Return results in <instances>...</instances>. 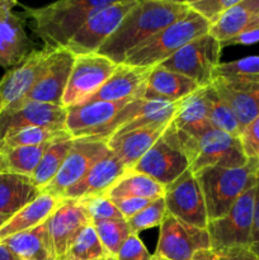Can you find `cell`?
<instances>
[{
  "label": "cell",
  "mask_w": 259,
  "mask_h": 260,
  "mask_svg": "<svg viewBox=\"0 0 259 260\" xmlns=\"http://www.w3.org/2000/svg\"><path fill=\"white\" fill-rule=\"evenodd\" d=\"M188 12L187 2L139 0L124 15L113 35L99 48L98 53L121 65L132 51L168 25L182 19Z\"/></svg>",
  "instance_id": "1"
},
{
  "label": "cell",
  "mask_w": 259,
  "mask_h": 260,
  "mask_svg": "<svg viewBox=\"0 0 259 260\" xmlns=\"http://www.w3.org/2000/svg\"><path fill=\"white\" fill-rule=\"evenodd\" d=\"M113 0H61L41 8H25L45 48H65L86 20Z\"/></svg>",
  "instance_id": "2"
},
{
  "label": "cell",
  "mask_w": 259,
  "mask_h": 260,
  "mask_svg": "<svg viewBox=\"0 0 259 260\" xmlns=\"http://www.w3.org/2000/svg\"><path fill=\"white\" fill-rule=\"evenodd\" d=\"M207 208L208 221L223 217L236 201L259 184V162L248 159L240 168L208 167L195 174Z\"/></svg>",
  "instance_id": "3"
},
{
  "label": "cell",
  "mask_w": 259,
  "mask_h": 260,
  "mask_svg": "<svg viewBox=\"0 0 259 260\" xmlns=\"http://www.w3.org/2000/svg\"><path fill=\"white\" fill-rule=\"evenodd\" d=\"M210 28V23L189 8L185 17L168 25L161 32L139 46L127 56L123 63L139 68H154L164 62L193 40L207 35Z\"/></svg>",
  "instance_id": "4"
},
{
  "label": "cell",
  "mask_w": 259,
  "mask_h": 260,
  "mask_svg": "<svg viewBox=\"0 0 259 260\" xmlns=\"http://www.w3.org/2000/svg\"><path fill=\"white\" fill-rule=\"evenodd\" d=\"M258 185L246 190L223 217L208 221L211 250L215 253L233 249L249 250Z\"/></svg>",
  "instance_id": "5"
},
{
  "label": "cell",
  "mask_w": 259,
  "mask_h": 260,
  "mask_svg": "<svg viewBox=\"0 0 259 260\" xmlns=\"http://www.w3.org/2000/svg\"><path fill=\"white\" fill-rule=\"evenodd\" d=\"M221 43L207 33L185 45L160 66L187 76L201 88H206L212 84L213 71L221 63Z\"/></svg>",
  "instance_id": "6"
},
{
  "label": "cell",
  "mask_w": 259,
  "mask_h": 260,
  "mask_svg": "<svg viewBox=\"0 0 259 260\" xmlns=\"http://www.w3.org/2000/svg\"><path fill=\"white\" fill-rule=\"evenodd\" d=\"M187 157L193 174L208 167L240 168L248 162L240 137L213 127L193 140Z\"/></svg>",
  "instance_id": "7"
},
{
  "label": "cell",
  "mask_w": 259,
  "mask_h": 260,
  "mask_svg": "<svg viewBox=\"0 0 259 260\" xmlns=\"http://www.w3.org/2000/svg\"><path fill=\"white\" fill-rule=\"evenodd\" d=\"M139 0H113L109 5L96 10L80 28L65 50L74 56L98 53L99 48L114 33L124 15Z\"/></svg>",
  "instance_id": "8"
},
{
  "label": "cell",
  "mask_w": 259,
  "mask_h": 260,
  "mask_svg": "<svg viewBox=\"0 0 259 260\" xmlns=\"http://www.w3.org/2000/svg\"><path fill=\"white\" fill-rule=\"evenodd\" d=\"M117 66V63L99 53L75 56L62 106L70 108L86 103L111 78Z\"/></svg>",
  "instance_id": "9"
},
{
  "label": "cell",
  "mask_w": 259,
  "mask_h": 260,
  "mask_svg": "<svg viewBox=\"0 0 259 260\" xmlns=\"http://www.w3.org/2000/svg\"><path fill=\"white\" fill-rule=\"evenodd\" d=\"M108 152L106 140L98 137L74 139L70 151L57 175L42 192L50 193L61 200L63 192L78 183Z\"/></svg>",
  "instance_id": "10"
},
{
  "label": "cell",
  "mask_w": 259,
  "mask_h": 260,
  "mask_svg": "<svg viewBox=\"0 0 259 260\" xmlns=\"http://www.w3.org/2000/svg\"><path fill=\"white\" fill-rule=\"evenodd\" d=\"M210 249L211 240L207 229L185 223L167 212L159 226L156 255L168 260H192L196 253Z\"/></svg>",
  "instance_id": "11"
},
{
  "label": "cell",
  "mask_w": 259,
  "mask_h": 260,
  "mask_svg": "<svg viewBox=\"0 0 259 260\" xmlns=\"http://www.w3.org/2000/svg\"><path fill=\"white\" fill-rule=\"evenodd\" d=\"M68 108L41 102H17L0 111V141L9 132L25 127L66 129Z\"/></svg>",
  "instance_id": "12"
},
{
  "label": "cell",
  "mask_w": 259,
  "mask_h": 260,
  "mask_svg": "<svg viewBox=\"0 0 259 260\" xmlns=\"http://www.w3.org/2000/svg\"><path fill=\"white\" fill-rule=\"evenodd\" d=\"M167 212L178 220L201 229H207L208 216L200 183L190 170L165 187Z\"/></svg>",
  "instance_id": "13"
},
{
  "label": "cell",
  "mask_w": 259,
  "mask_h": 260,
  "mask_svg": "<svg viewBox=\"0 0 259 260\" xmlns=\"http://www.w3.org/2000/svg\"><path fill=\"white\" fill-rule=\"evenodd\" d=\"M132 101V99H130ZM130 101L89 102L68 108L66 129L73 139L98 137L103 140L104 132L113 123L116 117Z\"/></svg>",
  "instance_id": "14"
},
{
  "label": "cell",
  "mask_w": 259,
  "mask_h": 260,
  "mask_svg": "<svg viewBox=\"0 0 259 260\" xmlns=\"http://www.w3.org/2000/svg\"><path fill=\"white\" fill-rule=\"evenodd\" d=\"M55 50L33 51L17 66L7 71L0 80V99L3 106L19 102L29 93L45 73L51 53Z\"/></svg>",
  "instance_id": "15"
},
{
  "label": "cell",
  "mask_w": 259,
  "mask_h": 260,
  "mask_svg": "<svg viewBox=\"0 0 259 260\" xmlns=\"http://www.w3.org/2000/svg\"><path fill=\"white\" fill-rule=\"evenodd\" d=\"M131 170L147 175L167 187L189 170V160L161 137Z\"/></svg>",
  "instance_id": "16"
},
{
  "label": "cell",
  "mask_w": 259,
  "mask_h": 260,
  "mask_svg": "<svg viewBox=\"0 0 259 260\" xmlns=\"http://www.w3.org/2000/svg\"><path fill=\"white\" fill-rule=\"evenodd\" d=\"M74 61L75 56L65 48L53 51L43 75L32 90L19 102H41L62 106V98L73 70Z\"/></svg>",
  "instance_id": "17"
},
{
  "label": "cell",
  "mask_w": 259,
  "mask_h": 260,
  "mask_svg": "<svg viewBox=\"0 0 259 260\" xmlns=\"http://www.w3.org/2000/svg\"><path fill=\"white\" fill-rule=\"evenodd\" d=\"M18 5L12 0H0V66L12 69L22 62L32 50L22 19L13 13Z\"/></svg>",
  "instance_id": "18"
},
{
  "label": "cell",
  "mask_w": 259,
  "mask_h": 260,
  "mask_svg": "<svg viewBox=\"0 0 259 260\" xmlns=\"http://www.w3.org/2000/svg\"><path fill=\"white\" fill-rule=\"evenodd\" d=\"M126 172H128L126 167L109 150L108 154L102 157L78 183L63 192L61 200L81 201L96 196H107L108 190Z\"/></svg>",
  "instance_id": "19"
},
{
  "label": "cell",
  "mask_w": 259,
  "mask_h": 260,
  "mask_svg": "<svg viewBox=\"0 0 259 260\" xmlns=\"http://www.w3.org/2000/svg\"><path fill=\"white\" fill-rule=\"evenodd\" d=\"M46 222L56 260H63L69 244L91 220L80 201L62 200Z\"/></svg>",
  "instance_id": "20"
},
{
  "label": "cell",
  "mask_w": 259,
  "mask_h": 260,
  "mask_svg": "<svg viewBox=\"0 0 259 260\" xmlns=\"http://www.w3.org/2000/svg\"><path fill=\"white\" fill-rule=\"evenodd\" d=\"M154 68H139L121 63L111 78L89 99V102H116L144 98L146 81ZM85 104V103H84Z\"/></svg>",
  "instance_id": "21"
},
{
  "label": "cell",
  "mask_w": 259,
  "mask_h": 260,
  "mask_svg": "<svg viewBox=\"0 0 259 260\" xmlns=\"http://www.w3.org/2000/svg\"><path fill=\"white\" fill-rule=\"evenodd\" d=\"M169 123L150 124L126 134L113 135L107 141L108 149L121 160L127 170H131L136 162L161 139Z\"/></svg>",
  "instance_id": "22"
},
{
  "label": "cell",
  "mask_w": 259,
  "mask_h": 260,
  "mask_svg": "<svg viewBox=\"0 0 259 260\" xmlns=\"http://www.w3.org/2000/svg\"><path fill=\"white\" fill-rule=\"evenodd\" d=\"M212 85L234 112L241 128L259 117V81L215 79Z\"/></svg>",
  "instance_id": "23"
},
{
  "label": "cell",
  "mask_w": 259,
  "mask_h": 260,
  "mask_svg": "<svg viewBox=\"0 0 259 260\" xmlns=\"http://www.w3.org/2000/svg\"><path fill=\"white\" fill-rule=\"evenodd\" d=\"M198 89H201V86L192 79L157 65L154 66L147 79L144 99L178 103Z\"/></svg>",
  "instance_id": "24"
},
{
  "label": "cell",
  "mask_w": 259,
  "mask_h": 260,
  "mask_svg": "<svg viewBox=\"0 0 259 260\" xmlns=\"http://www.w3.org/2000/svg\"><path fill=\"white\" fill-rule=\"evenodd\" d=\"M259 24V0H239L211 25L210 35L221 46Z\"/></svg>",
  "instance_id": "25"
},
{
  "label": "cell",
  "mask_w": 259,
  "mask_h": 260,
  "mask_svg": "<svg viewBox=\"0 0 259 260\" xmlns=\"http://www.w3.org/2000/svg\"><path fill=\"white\" fill-rule=\"evenodd\" d=\"M18 260H56L47 222L0 241Z\"/></svg>",
  "instance_id": "26"
},
{
  "label": "cell",
  "mask_w": 259,
  "mask_h": 260,
  "mask_svg": "<svg viewBox=\"0 0 259 260\" xmlns=\"http://www.w3.org/2000/svg\"><path fill=\"white\" fill-rule=\"evenodd\" d=\"M61 201L62 200H58L50 193L41 192L32 202L18 211L0 228V241L46 222L58 207Z\"/></svg>",
  "instance_id": "27"
},
{
  "label": "cell",
  "mask_w": 259,
  "mask_h": 260,
  "mask_svg": "<svg viewBox=\"0 0 259 260\" xmlns=\"http://www.w3.org/2000/svg\"><path fill=\"white\" fill-rule=\"evenodd\" d=\"M170 124L193 139H198L203 132L212 127L208 118L205 89H198L189 96L178 102L177 112Z\"/></svg>",
  "instance_id": "28"
},
{
  "label": "cell",
  "mask_w": 259,
  "mask_h": 260,
  "mask_svg": "<svg viewBox=\"0 0 259 260\" xmlns=\"http://www.w3.org/2000/svg\"><path fill=\"white\" fill-rule=\"evenodd\" d=\"M40 190L29 177L0 173V213L13 216L32 202Z\"/></svg>",
  "instance_id": "29"
},
{
  "label": "cell",
  "mask_w": 259,
  "mask_h": 260,
  "mask_svg": "<svg viewBox=\"0 0 259 260\" xmlns=\"http://www.w3.org/2000/svg\"><path fill=\"white\" fill-rule=\"evenodd\" d=\"M165 187L152 178L141 173L128 170L124 173L118 182L108 190L107 196L111 200L114 198H145V200L155 201L164 197Z\"/></svg>",
  "instance_id": "30"
},
{
  "label": "cell",
  "mask_w": 259,
  "mask_h": 260,
  "mask_svg": "<svg viewBox=\"0 0 259 260\" xmlns=\"http://www.w3.org/2000/svg\"><path fill=\"white\" fill-rule=\"evenodd\" d=\"M52 144L40 146H18L3 149L0 147V173L32 177L38 162L42 159L46 150Z\"/></svg>",
  "instance_id": "31"
},
{
  "label": "cell",
  "mask_w": 259,
  "mask_h": 260,
  "mask_svg": "<svg viewBox=\"0 0 259 260\" xmlns=\"http://www.w3.org/2000/svg\"><path fill=\"white\" fill-rule=\"evenodd\" d=\"M73 141L74 139L55 142L45 151L35 173L30 177L32 183L40 192H42L57 175L58 170L61 169L69 151H70Z\"/></svg>",
  "instance_id": "32"
},
{
  "label": "cell",
  "mask_w": 259,
  "mask_h": 260,
  "mask_svg": "<svg viewBox=\"0 0 259 260\" xmlns=\"http://www.w3.org/2000/svg\"><path fill=\"white\" fill-rule=\"evenodd\" d=\"M73 136L68 129H51L43 127H25L12 131L0 141V147L9 149L18 146H40L45 144H55L58 141L71 140Z\"/></svg>",
  "instance_id": "33"
},
{
  "label": "cell",
  "mask_w": 259,
  "mask_h": 260,
  "mask_svg": "<svg viewBox=\"0 0 259 260\" xmlns=\"http://www.w3.org/2000/svg\"><path fill=\"white\" fill-rule=\"evenodd\" d=\"M177 107L178 103L144 99L134 118L127 122L124 126H122L116 134H126V132L134 131V129L141 128V127L150 126V124L169 123L177 112Z\"/></svg>",
  "instance_id": "34"
},
{
  "label": "cell",
  "mask_w": 259,
  "mask_h": 260,
  "mask_svg": "<svg viewBox=\"0 0 259 260\" xmlns=\"http://www.w3.org/2000/svg\"><path fill=\"white\" fill-rule=\"evenodd\" d=\"M203 89H205L206 101H207L208 118H210L211 126L229 135L240 137L243 128L230 107L218 95L212 84Z\"/></svg>",
  "instance_id": "35"
},
{
  "label": "cell",
  "mask_w": 259,
  "mask_h": 260,
  "mask_svg": "<svg viewBox=\"0 0 259 260\" xmlns=\"http://www.w3.org/2000/svg\"><path fill=\"white\" fill-rule=\"evenodd\" d=\"M107 256L93 223H89L79 231L71 240L63 260H98Z\"/></svg>",
  "instance_id": "36"
},
{
  "label": "cell",
  "mask_w": 259,
  "mask_h": 260,
  "mask_svg": "<svg viewBox=\"0 0 259 260\" xmlns=\"http://www.w3.org/2000/svg\"><path fill=\"white\" fill-rule=\"evenodd\" d=\"M91 223L95 229L96 235H98L107 255L117 256L119 249L132 234L126 218L96 221V222Z\"/></svg>",
  "instance_id": "37"
},
{
  "label": "cell",
  "mask_w": 259,
  "mask_h": 260,
  "mask_svg": "<svg viewBox=\"0 0 259 260\" xmlns=\"http://www.w3.org/2000/svg\"><path fill=\"white\" fill-rule=\"evenodd\" d=\"M259 81V56H248L230 62H221L213 71V80Z\"/></svg>",
  "instance_id": "38"
},
{
  "label": "cell",
  "mask_w": 259,
  "mask_h": 260,
  "mask_svg": "<svg viewBox=\"0 0 259 260\" xmlns=\"http://www.w3.org/2000/svg\"><path fill=\"white\" fill-rule=\"evenodd\" d=\"M165 216H167V206H165L164 197H161L152 201L146 208L140 211L135 216L127 218V223H128L132 234L137 235L141 231L161 225Z\"/></svg>",
  "instance_id": "39"
},
{
  "label": "cell",
  "mask_w": 259,
  "mask_h": 260,
  "mask_svg": "<svg viewBox=\"0 0 259 260\" xmlns=\"http://www.w3.org/2000/svg\"><path fill=\"white\" fill-rule=\"evenodd\" d=\"M80 202L85 207L91 222L124 218L122 213L117 210L111 198L106 194L86 198V200H81Z\"/></svg>",
  "instance_id": "40"
},
{
  "label": "cell",
  "mask_w": 259,
  "mask_h": 260,
  "mask_svg": "<svg viewBox=\"0 0 259 260\" xmlns=\"http://www.w3.org/2000/svg\"><path fill=\"white\" fill-rule=\"evenodd\" d=\"M238 2L239 0H192L187 2V4L193 12L205 18L210 25H212L229 8L234 7Z\"/></svg>",
  "instance_id": "41"
},
{
  "label": "cell",
  "mask_w": 259,
  "mask_h": 260,
  "mask_svg": "<svg viewBox=\"0 0 259 260\" xmlns=\"http://www.w3.org/2000/svg\"><path fill=\"white\" fill-rule=\"evenodd\" d=\"M117 260H151L152 255L136 234H131L117 254Z\"/></svg>",
  "instance_id": "42"
},
{
  "label": "cell",
  "mask_w": 259,
  "mask_h": 260,
  "mask_svg": "<svg viewBox=\"0 0 259 260\" xmlns=\"http://www.w3.org/2000/svg\"><path fill=\"white\" fill-rule=\"evenodd\" d=\"M240 140L246 157L259 162V117L243 129Z\"/></svg>",
  "instance_id": "43"
},
{
  "label": "cell",
  "mask_w": 259,
  "mask_h": 260,
  "mask_svg": "<svg viewBox=\"0 0 259 260\" xmlns=\"http://www.w3.org/2000/svg\"><path fill=\"white\" fill-rule=\"evenodd\" d=\"M117 210L122 213L124 218H130L146 208L152 201L145 200V198H135V197H127V198H114L112 200Z\"/></svg>",
  "instance_id": "44"
},
{
  "label": "cell",
  "mask_w": 259,
  "mask_h": 260,
  "mask_svg": "<svg viewBox=\"0 0 259 260\" xmlns=\"http://www.w3.org/2000/svg\"><path fill=\"white\" fill-rule=\"evenodd\" d=\"M249 251L251 253V255L255 256L259 260V185L255 197V206H254V217L253 226H251V238Z\"/></svg>",
  "instance_id": "45"
},
{
  "label": "cell",
  "mask_w": 259,
  "mask_h": 260,
  "mask_svg": "<svg viewBox=\"0 0 259 260\" xmlns=\"http://www.w3.org/2000/svg\"><path fill=\"white\" fill-rule=\"evenodd\" d=\"M259 42V24L255 27L250 28L246 32L241 33L238 37L233 38V40L228 41L226 43H223L222 47L225 46H233V45H254V43Z\"/></svg>",
  "instance_id": "46"
},
{
  "label": "cell",
  "mask_w": 259,
  "mask_h": 260,
  "mask_svg": "<svg viewBox=\"0 0 259 260\" xmlns=\"http://www.w3.org/2000/svg\"><path fill=\"white\" fill-rule=\"evenodd\" d=\"M217 260H258L255 256L251 255L248 249H233V250H225L216 253Z\"/></svg>",
  "instance_id": "47"
},
{
  "label": "cell",
  "mask_w": 259,
  "mask_h": 260,
  "mask_svg": "<svg viewBox=\"0 0 259 260\" xmlns=\"http://www.w3.org/2000/svg\"><path fill=\"white\" fill-rule=\"evenodd\" d=\"M192 260H217V255L211 249L210 250H201L195 254Z\"/></svg>",
  "instance_id": "48"
},
{
  "label": "cell",
  "mask_w": 259,
  "mask_h": 260,
  "mask_svg": "<svg viewBox=\"0 0 259 260\" xmlns=\"http://www.w3.org/2000/svg\"><path fill=\"white\" fill-rule=\"evenodd\" d=\"M0 260H18V259L15 258V256L13 255V254L10 253V251L8 250L3 244H0Z\"/></svg>",
  "instance_id": "49"
},
{
  "label": "cell",
  "mask_w": 259,
  "mask_h": 260,
  "mask_svg": "<svg viewBox=\"0 0 259 260\" xmlns=\"http://www.w3.org/2000/svg\"><path fill=\"white\" fill-rule=\"evenodd\" d=\"M10 217H12V216H9V215H2V213H0V228H2V226L4 225V223L7 222V221L9 220Z\"/></svg>",
  "instance_id": "50"
},
{
  "label": "cell",
  "mask_w": 259,
  "mask_h": 260,
  "mask_svg": "<svg viewBox=\"0 0 259 260\" xmlns=\"http://www.w3.org/2000/svg\"><path fill=\"white\" fill-rule=\"evenodd\" d=\"M151 260H168V259H165V258H163V256H159V255H156V254H154Z\"/></svg>",
  "instance_id": "51"
},
{
  "label": "cell",
  "mask_w": 259,
  "mask_h": 260,
  "mask_svg": "<svg viewBox=\"0 0 259 260\" xmlns=\"http://www.w3.org/2000/svg\"><path fill=\"white\" fill-rule=\"evenodd\" d=\"M98 260H117V258H116V256L107 255V256H104V258H102V259H98Z\"/></svg>",
  "instance_id": "52"
},
{
  "label": "cell",
  "mask_w": 259,
  "mask_h": 260,
  "mask_svg": "<svg viewBox=\"0 0 259 260\" xmlns=\"http://www.w3.org/2000/svg\"><path fill=\"white\" fill-rule=\"evenodd\" d=\"M3 108H4V106H3V102H2V99H0V111H2Z\"/></svg>",
  "instance_id": "53"
}]
</instances>
